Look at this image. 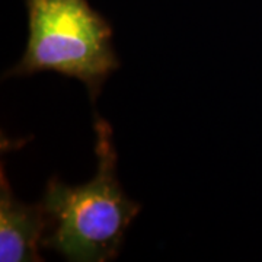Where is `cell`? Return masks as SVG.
Returning <instances> with one entry per match:
<instances>
[{"mask_svg":"<svg viewBox=\"0 0 262 262\" xmlns=\"http://www.w3.org/2000/svg\"><path fill=\"white\" fill-rule=\"evenodd\" d=\"M96 175L70 187L57 177L48 181L44 206L50 217L42 246L73 262H106L118 256L124 236L141 206L125 195L117 177L113 127L99 115L94 122Z\"/></svg>","mask_w":262,"mask_h":262,"instance_id":"cell-1","label":"cell"},{"mask_svg":"<svg viewBox=\"0 0 262 262\" xmlns=\"http://www.w3.org/2000/svg\"><path fill=\"white\" fill-rule=\"evenodd\" d=\"M24 2L28 10L27 50L3 77L54 72L82 82L95 105L105 82L120 67L111 24L88 0Z\"/></svg>","mask_w":262,"mask_h":262,"instance_id":"cell-2","label":"cell"},{"mask_svg":"<svg viewBox=\"0 0 262 262\" xmlns=\"http://www.w3.org/2000/svg\"><path fill=\"white\" fill-rule=\"evenodd\" d=\"M50 229L44 203L25 204L13 195L5 166L0 172V261L39 262L38 248Z\"/></svg>","mask_w":262,"mask_h":262,"instance_id":"cell-3","label":"cell"}]
</instances>
